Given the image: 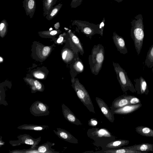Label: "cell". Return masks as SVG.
I'll list each match as a JSON object with an SVG mask.
<instances>
[{
    "label": "cell",
    "instance_id": "cell-1",
    "mask_svg": "<svg viewBox=\"0 0 153 153\" xmlns=\"http://www.w3.org/2000/svg\"><path fill=\"white\" fill-rule=\"evenodd\" d=\"M130 36L134 42L138 55L142 49L144 36L142 16L139 14L135 16L131 21Z\"/></svg>",
    "mask_w": 153,
    "mask_h": 153
},
{
    "label": "cell",
    "instance_id": "cell-2",
    "mask_svg": "<svg viewBox=\"0 0 153 153\" xmlns=\"http://www.w3.org/2000/svg\"><path fill=\"white\" fill-rule=\"evenodd\" d=\"M103 46L101 44L94 45L91 55L89 62L92 73L97 75L101 70L105 59V52Z\"/></svg>",
    "mask_w": 153,
    "mask_h": 153
},
{
    "label": "cell",
    "instance_id": "cell-3",
    "mask_svg": "<svg viewBox=\"0 0 153 153\" xmlns=\"http://www.w3.org/2000/svg\"><path fill=\"white\" fill-rule=\"evenodd\" d=\"M114 70L116 74L117 79L122 91L125 92L129 91L133 93H136L134 85L128 78L127 73L119 63L112 62Z\"/></svg>",
    "mask_w": 153,
    "mask_h": 153
},
{
    "label": "cell",
    "instance_id": "cell-4",
    "mask_svg": "<svg viewBox=\"0 0 153 153\" xmlns=\"http://www.w3.org/2000/svg\"><path fill=\"white\" fill-rule=\"evenodd\" d=\"M73 87L80 101L90 112L95 113L94 107L91 97L84 87L80 83L74 84Z\"/></svg>",
    "mask_w": 153,
    "mask_h": 153
},
{
    "label": "cell",
    "instance_id": "cell-5",
    "mask_svg": "<svg viewBox=\"0 0 153 153\" xmlns=\"http://www.w3.org/2000/svg\"><path fill=\"white\" fill-rule=\"evenodd\" d=\"M73 24L81 27L83 32L85 34L91 36L96 34H100L99 25L79 20H74Z\"/></svg>",
    "mask_w": 153,
    "mask_h": 153
},
{
    "label": "cell",
    "instance_id": "cell-6",
    "mask_svg": "<svg viewBox=\"0 0 153 153\" xmlns=\"http://www.w3.org/2000/svg\"><path fill=\"white\" fill-rule=\"evenodd\" d=\"M30 111L33 115L36 117L48 115L50 113L48 106L38 100L35 101L32 105Z\"/></svg>",
    "mask_w": 153,
    "mask_h": 153
},
{
    "label": "cell",
    "instance_id": "cell-7",
    "mask_svg": "<svg viewBox=\"0 0 153 153\" xmlns=\"http://www.w3.org/2000/svg\"><path fill=\"white\" fill-rule=\"evenodd\" d=\"M96 101L104 116L110 122L113 123L114 120V114L104 100L100 98L96 97Z\"/></svg>",
    "mask_w": 153,
    "mask_h": 153
},
{
    "label": "cell",
    "instance_id": "cell-8",
    "mask_svg": "<svg viewBox=\"0 0 153 153\" xmlns=\"http://www.w3.org/2000/svg\"><path fill=\"white\" fill-rule=\"evenodd\" d=\"M134 88L137 94L147 95L149 93L148 85L145 80L141 76L135 79Z\"/></svg>",
    "mask_w": 153,
    "mask_h": 153
},
{
    "label": "cell",
    "instance_id": "cell-9",
    "mask_svg": "<svg viewBox=\"0 0 153 153\" xmlns=\"http://www.w3.org/2000/svg\"><path fill=\"white\" fill-rule=\"evenodd\" d=\"M57 131L53 130L54 133L60 139L70 143L78 144V140L67 131L57 128Z\"/></svg>",
    "mask_w": 153,
    "mask_h": 153
},
{
    "label": "cell",
    "instance_id": "cell-10",
    "mask_svg": "<svg viewBox=\"0 0 153 153\" xmlns=\"http://www.w3.org/2000/svg\"><path fill=\"white\" fill-rule=\"evenodd\" d=\"M62 108L63 115L68 121L77 126L82 125L80 120L77 118L74 113L64 103L62 104Z\"/></svg>",
    "mask_w": 153,
    "mask_h": 153
},
{
    "label": "cell",
    "instance_id": "cell-11",
    "mask_svg": "<svg viewBox=\"0 0 153 153\" xmlns=\"http://www.w3.org/2000/svg\"><path fill=\"white\" fill-rule=\"evenodd\" d=\"M112 39L117 51L121 54H127L128 51L124 38L119 36L115 32H114Z\"/></svg>",
    "mask_w": 153,
    "mask_h": 153
},
{
    "label": "cell",
    "instance_id": "cell-12",
    "mask_svg": "<svg viewBox=\"0 0 153 153\" xmlns=\"http://www.w3.org/2000/svg\"><path fill=\"white\" fill-rule=\"evenodd\" d=\"M142 106L141 103L128 105L121 108L112 110L113 113L118 114H125L132 113L140 108Z\"/></svg>",
    "mask_w": 153,
    "mask_h": 153
},
{
    "label": "cell",
    "instance_id": "cell-13",
    "mask_svg": "<svg viewBox=\"0 0 153 153\" xmlns=\"http://www.w3.org/2000/svg\"><path fill=\"white\" fill-rule=\"evenodd\" d=\"M88 136L92 138L94 137H110L111 135L106 129L92 128L88 129L87 132Z\"/></svg>",
    "mask_w": 153,
    "mask_h": 153
},
{
    "label": "cell",
    "instance_id": "cell-14",
    "mask_svg": "<svg viewBox=\"0 0 153 153\" xmlns=\"http://www.w3.org/2000/svg\"><path fill=\"white\" fill-rule=\"evenodd\" d=\"M23 7L26 15L29 16L30 19L32 18L34 15L36 8L35 0H23Z\"/></svg>",
    "mask_w": 153,
    "mask_h": 153
},
{
    "label": "cell",
    "instance_id": "cell-15",
    "mask_svg": "<svg viewBox=\"0 0 153 153\" xmlns=\"http://www.w3.org/2000/svg\"><path fill=\"white\" fill-rule=\"evenodd\" d=\"M129 105V101L126 95H122L116 98L112 102L110 107V109L114 110Z\"/></svg>",
    "mask_w": 153,
    "mask_h": 153
},
{
    "label": "cell",
    "instance_id": "cell-16",
    "mask_svg": "<svg viewBox=\"0 0 153 153\" xmlns=\"http://www.w3.org/2000/svg\"><path fill=\"white\" fill-rule=\"evenodd\" d=\"M126 147L131 150L139 151L143 153L153 151V144L151 143H143Z\"/></svg>",
    "mask_w": 153,
    "mask_h": 153
},
{
    "label": "cell",
    "instance_id": "cell-17",
    "mask_svg": "<svg viewBox=\"0 0 153 153\" xmlns=\"http://www.w3.org/2000/svg\"><path fill=\"white\" fill-rule=\"evenodd\" d=\"M54 143H52L48 141L40 146H37L36 149L39 153H59V152L56 151L55 150L51 148L54 145Z\"/></svg>",
    "mask_w": 153,
    "mask_h": 153
},
{
    "label": "cell",
    "instance_id": "cell-18",
    "mask_svg": "<svg viewBox=\"0 0 153 153\" xmlns=\"http://www.w3.org/2000/svg\"><path fill=\"white\" fill-rule=\"evenodd\" d=\"M61 0H43V15L48 14L56 4Z\"/></svg>",
    "mask_w": 153,
    "mask_h": 153
},
{
    "label": "cell",
    "instance_id": "cell-19",
    "mask_svg": "<svg viewBox=\"0 0 153 153\" xmlns=\"http://www.w3.org/2000/svg\"><path fill=\"white\" fill-rule=\"evenodd\" d=\"M23 142L24 143L31 145V148L36 149V148L39 142L41 141V137L35 139L33 138L29 135L25 134L23 137Z\"/></svg>",
    "mask_w": 153,
    "mask_h": 153
},
{
    "label": "cell",
    "instance_id": "cell-20",
    "mask_svg": "<svg viewBox=\"0 0 153 153\" xmlns=\"http://www.w3.org/2000/svg\"><path fill=\"white\" fill-rule=\"evenodd\" d=\"M136 132L140 135L147 137H153V130L146 126H139L135 128Z\"/></svg>",
    "mask_w": 153,
    "mask_h": 153
},
{
    "label": "cell",
    "instance_id": "cell-21",
    "mask_svg": "<svg viewBox=\"0 0 153 153\" xmlns=\"http://www.w3.org/2000/svg\"><path fill=\"white\" fill-rule=\"evenodd\" d=\"M129 142L128 140H118L112 141L107 144L106 147L109 148H117L128 145Z\"/></svg>",
    "mask_w": 153,
    "mask_h": 153
},
{
    "label": "cell",
    "instance_id": "cell-22",
    "mask_svg": "<svg viewBox=\"0 0 153 153\" xmlns=\"http://www.w3.org/2000/svg\"><path fill=\"white\" fill-rule=\"evenodd\" d=\"M146 66L149 68H152L153 66V45L150 47L147 52L145 61Z\"/></svg>",
    "mask_w": 153,
    "mask_h": 153
},
{
    "label": "cell",
    "instance_id": "cell-23",
    "mask_svg": "<svg viewBox=\"0 0 153 153\" xmlns=\"http://www.w3.org/2000/svg\"><path fill=\"white\" fill-rule=\"evenodd\" d=\"M60 3L54 6L46 16V19L48 20L52 19L59 13L62 6Z\"/></svg>",
    "mask_w": 153,
    "mask_h": 153
},
{
    "label": "cell",
    "instance_id": "cell-24",
    "mask_svg": "<svg viewBox=\"0 0 153 153\" xmlns=\"http://www.w3.org/2000/svg\"><path fill=\"white\" fill-rule=\"evenodd\" d=\"M49 128V126L47 125H41L34 124L25 125L23 127V128L25 129L36 131H42L47 130Z\"/></svg>",
    "mask_w": 153,
    "mask_h": 153
},
{
    "label": "cell",
    "instance_id": "cell-25",
    "mask_svg": "<svg viewBox=\"0 0 153 153\" xmlns=\"http://www.w3.org/2000/svg\"><path fill=\"white\" fill-rule=\"evenodd\" d=\"M106 153H143L138 151L131 150L126 147L108 150L103 152Z\"/></svg>",
    "mask_w": 153,
    "mask_h": 153
},
{
    "label": "cell",
    "instance_id": "cell-26",
    "mask_svg": "<svg viewBox=\"0 0 153 153\" xmlns=\"http://www.w3.org/2000/svg\"><path fill=\"white\" fill-rule=\"evenodd\" d=\"M8 23L5 19L2 20L0 23V35L3 37L6 34L7 30Z\"/></svg>",
    "mask_w": 153,
    "mask_h": 153
},
{
    "label": "cell",
    "instance_id": "cell-27",
    "mask_svg": "<svg viewBox=\"0 0 153 153\" xmlns=\"http://www.w3.org/2000/svg\"><path fill=\"white\" fill-rule=\"evenodd\" d=\"M128 98L129 105L136 104L141 103L140 99L134 96L126 95Z\"/></svg>",
    "mask_w": 153,
    "mask_h": 153
},
{
    "label": "cell",
    "instance_id": "cell-28",
    "mask_svg": "<svg viewBox=\"0 0 153 153\" xmlns=\"http://www.w3.org/2000/svg\"><path fill=\"white\" fill-rule=\"evenodd\" d=\"M83 0H72L70 4L71 8H76L82 3Z\"/></svg>",
    "mask_w": 153,
    "mask_h": 153
},
{
    "label": "cell",
    "instance_id": "cell-29",
    "mask_svg": "<svg viewBox=\"0 0 153 153\" xmlns=\"http://www.w3.org/2000/svg\"><path fill=\"white\" fill-rule=\"evenodd\" d=\"M105 18H103V19L101 22V23L99 24V28L100 33V35L101 36H103V30L105 25Z\"/></svg>",
    "mask_w": 153,
    "mask_h": 153
},
{
    "label": "cell",
    "instance_id": "cell-30",
    "mask_svg": "<svg viewBox=\"0 0 153 153\" xmlns=\"http://www.w3.org/2000/svg\"><path fill=\"white\" fill-rule=\"evenodd\" d=\"M97 123L98 122L97 120L94 118L91 119L88 121V125L90 126H95Z\"/></svg>",
    "mask_w": 153,
    "mask_h": 153
},
{
    "label": "cell",
    "instance_id": "cell-31",
    "mask_svg": "<svg viewBox=\"0 0 153 153\" xmlns=\"http://www.w3.org/2000/svg\"><path fill=\"white\" fill-rule=\"evenodd\" d=\"M50 51V48L46 46L44 48L42 52V55L44 56H47L49 54Z\"/></svg>",
    "mask_w": 153,
    "mask_h": 153
},
{
    "label": "cell",
    "instance_id": "cell-32",
    "mask_svg": "<svg viewBox=\"0 0 153 153\" xmlns=\"http://www.w3.org/2000/svg\"><path fill=\"white\" fill-rule=\"evenodd\" d=\"M34 76L38 79H43L44 77V75L41 73H36L34 74Z\"/></svg>",
    "mask_w": 153,
    "mask_h": 153
},
{
    "label": "cell",
    "instance_id": "cell-33",
    "mask_svg": "<svg viewBox=\"0 0 153 153\" xmlns=\"http://www.w3.org/2000/svg\"><path fill=\"white\" fill-rule=\"evenodd\" d=\"M72 39L73 42L75 44H77L79 42V41L78 38L74 35H73Z\"/></svg>",
    "mask_w": 153,
    "mask_h": 153
},
{
    "label": "cell",
    "instance_id": "cell-34",
    "mask_svg": "<svg viewBox=\"0 0 153 153\" xmlns=\"http://www.w3.org/2000/svg\"><path fill=\"white\" fill-rule=\"evenodd\" d=\"M47 33L52 36L55 35L58 33V31L56 30H53L50 31H46Z\"/></svg>",
    "mask_w": 153,
    "mask_h": 153
},
{
    "label": "cell",
    "instance_id": "cell-35",
    "mask_svg": "<svg viewBox=\"0 0 153 153\" xmlns=\"http://www.w3.org/2000/svg\"><path fill=\"white\" fill-rule=\"evenodd\" d=\"M77 67L80 70H82L83 69V66L82 63L80 62H78L77 63Z\"/></svg>",
    "mask_w": 153,
    "mask_h": 153
},
{
    "label": "cell",
    "instance_id": "cell-36",
    "mask_svg": "<svg viewBox=\"0 0 153 153\" xmlns=\"http://www.w3.org/2000/svg\"><path fill=\"white\" fill-rule=\"evenodd\" d=\"M63 37L60 36L58 39L57 41V42L58 43H60L63 41Z\"/></svg>",
    "mask_w": 153,
    "mask_h": 153
},
{
    "label": "cell",
    "instance_id": "cell-37",
    "mask_svg": "<svg viewBox=\"0 0 153 153\" xmlns=\"http://www.w3.org/2000/svg\"><path fill=\"white\" fill-rule=\"evenodd\" d=\"M67 53V51H64L63 52L62 54V58L63 59H65Z\"/></svg>",
    "mask_w": 153,
    "mask_h": 153
},
{
    "label": "cell",
    "instance_id": "cell-38",
    "mask_svg": "<svg viewBox=\"0 0 153 153\" xmlns=\"http://www.w3.org/2000/svg\"><path fill=\"white\" fill-rule=\"evenodd\" d=\"M54 27L56 29H57L59 28L60 27V25L59 22L56 23L54 25Z\"/></svg>",
    "mask_w": 153,
    "mask_h": 153
},
{
    "label": "cell",
    "instance_id": "cell-39",
    "mask_svg": "<svg viewBox=\"0 0 153 153\" xmlns=\"http://www.w3.org/2000/svg\"><path fill=\"white\" fill-rule=\"evenodd\" d=\"M113 0L117 2H118L119 3V2H121L123 0Z\"/></svg>",
    "mask_w": 153,
    "mask_h": 153
},
{
    "label": "cell",
    "instance_id": "cell-40",
    "mask_svg": "<svg viewBox=\"0 0 153 153\" xmlns=\"http://www.w3.org/2000/svg\"><path fill=\"white\" fill-rule=\"evenodd\" d=\"M3 59L2 57H0V62L3 61Z\"/></svg>",
    "mask_w": 153,
    "mask_h": 153
}]
</instances>
